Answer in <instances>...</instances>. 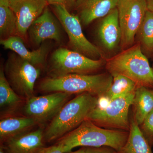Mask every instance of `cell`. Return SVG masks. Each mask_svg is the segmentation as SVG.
<instances>
[{
    "label": "cell",
    "instance_id": "d6986e66",
    "mask_svg": "<svg viewBox=\"0 0 153 153\" xmlns=\"http://www.w3.org/2000/svg\"><path fill=\"white\" fill-rule=\"evenodd\" d=\"M130 127L127 140L118 153H152L150 145L145 138L132 115L130 118Z\"/></svg>",
    "mask_w": 153,
    "mask_h": 153
},
{
    "label": "cell",
    "instance_id": "7402d4cb",
    "mask_svg": "<svg viewBox=\"0 0 153 153\" xmlns=\"http://www.w3.org/2000/svg\"><path fill=\"white\" fill-rule=\"evenodd\" d=\"M112 76V84L100 98L105 99L109 102L135 91L137 85L131 79L117 74H114Z\"/></svg>",
    "mask_w": 153,
    "mask_h": 153
},
{
    "label": "cell",
    "instance_id": "9a60e30c",
    "mask_svg": "<svg viewBox=\"0 0 153 153\" xmlns=\"http://www.w3.org/2000/svg\"><path fill=\"white\" fill-rule=\"evenodd\" d=\"M119 0H76V10L82 26L103 18L117 7Z\"/></svg>",
    "mask_w": 153,
    "mask_h": 153
},
{
    "label": "cell",
    "instance_id": "7c38bea8",
    "mask_svg": "<svg viewBox=\"0 0 153 153\" xmlns=\"http://www.w3.org/2000/svg\"><path fill=\"white\" fill-rule=\"evenodd\" d=\"M55 16L47 6L41 16L33 22L27 33L29 41L33 46L39 47L47 40L58 43L62 41L63 28Z\"/></svg>",
    "mask_w": 153,
    "mask_h": 153
},
{
    "label": "cell",
    "instance_id": "603a6c76",
    "mask_svg": "<svg viewBox=\"0 0 153 153\" xmlns=\"http://www.w3.org/2000/svg\"><path fill=\"white\" fill-rule=\"evenodd\" d=\"M18 36L16 17L9 6H0V37L5 40Z\"/></svg>",
    "mask_w": 153,
    "mask_h": 153
},
{
    "label": "cell",
    "instance_id": "52a82bcc",
    "mask_svg": "<svg viewBox=\"0 0 153 153\" xmlns=\"http://www.w3.org/2000/svg\"><path fill=\"white\" fill-rule=\"evenodd\" d=\"M134 92L109 101L105 107L98 106L88 115L86 120L108 129L129 131L130 121L128 112Z\"/></svg>",
    "mask_w": 153,
    "mask_h": 153
},
{
    "label": "cell",
    "instance_id": "5bb4252c",
    "mask_svg": "<svg viewBox=\"0 0 153 153\" xmlns=\"http://www.w3.org/2000/svg\"><path fill=\"white\" fill-rule=\"evenodd\" d=\"M44 131L41 128L17 135L1 143L4 153H36L45 146Z\"/></svg>",
    "mask_w": 153,
    "mask_h": 153
},
{
    "label": "cell",
    "instance_id": "8992f818",
    "mask_svg": "<svg viewBox=\"0 0 153 153\" xmlns=\"http://www.w3.org/2000/svg\"><path fill=\"white\" fill-rule=\"evenodd\" d=\"M3 67L6 79L18 95L26 100L34 96V88L41 74V68L13 52L9 54Z\"/></svg>",
    "mask_w": 153,
    "mask_h": 153
},
{
    "label": "cell",
    "instance_id": "cb8c5ba5",
    "mask_svg": "<svg viewBox=\"0 0 153 153\" xmlns=\"http://www.w3.org/2000/svg\"><path fill=\"white\" fill-rule=\"evenodd\" d=\"M139 126L145 138L152 147L153 146V109Z\"/></svg>",
    "mask_w": 153,
    "mask_h": 153
},
{
    "label": "cell",
    "instance_id": "30bf717a",
    "mask_svg": "<svg viewBox=\"0 0 153 153\" xmlns=\"http://www.w3.org/2000/svg\"><path fill=\"white\" fill-rule=\"evenodd\" d=\"M72 94L62 92L35 96L26 100L24 107L26 116L32 118L38 125H44L56 116Z\"/></svg>",
    "mask_w": 153,
    "mask_h": 153
},
{
    "label": "cell",
    "instance_id": "3957f363",
    "mask_svg": "<svg viewBox=\"0 0 153 153\" xmlns=\"http://www.w3.org/2000/svg\"><path fill=\"white\" fill-rule=\"evenodd\" d=\"M112 81V75L108 71L96 74H70L47 77L40 82L39 88L44 93L62 92L72 95L88 93L100 98Z\"/></svg>",
    "mask_w": 153,
    "mask_h": 153
},
{
    "label": "cell",
    "instance_id": "9c48e42d",
    "mask_svg": "<svg viewBox=\"0 0 153 153\" xmlns=\"http://www.w3.org/2000/svg\"><path fill=\"white\" fill-rule=\"evenodd\" d=\"M117 8L121 33L122 51L135 44L136 35L148 10L146 0H119Z\"/></svg>",
    "mask_w": 153,
    "mask_h": 153
},
{
    "label": "cell",
    "instance_id": "f546056e",
    "mask_svg": "<svg viewBox=\"0 0 153 153\" xmlns=\"http://www.w3.org/2000/svg\"><path fill=\"white\" fill-rule=\"evenodd\" d=\"M85 147H81L78 150L74 151V152H70L68 153H85Z\"/></svg>",
    "mask_w": 153,
    "mask_h": 153
},
{
    "label": "cell",
    "instance_id": "484cf974",
    "mask_svg": "<svg viewBox=\"0 0 153 153\" xmlns=\"http://www.w3.org/2000/svg\"><path fill=\"white\" fill-rule=\"evenodd\" d=\"M85 153H118L117 151L108 146L98 147H85Z\"/></svg>",
    "mask_w": 153,
    "mask_h": 153
},
{
    "label": "cell",
    "instance_id": "5b68a950",
    "mask_svg": "<svg viewBox=\"0 0 153 153\" xmlns=\"http://www.w3.org/2000/svg\"><path fill=\"white\" fill-rule=\"evenodd\" d=\"M106 60H94L67 48L60 47L50 56L48 67L50 77L70 74H91L105 68Z\"/></svg>",
    "mask_w": 153,
    "mask_h": 153
},
{
    "label": "cell",
    "instance_id": "4316f807",
    "mask_svg": "<svg viewBox=\"0 0 153 153\" xmlns=\"http://www.w3.org/2000/svg\"><path fill=\"white\" fill-rule=\"evenodd\" d=\"M36 153H65L64 149L61 145L55 143L49 147H43Z\"/></svg>",
    "mask_w": 153,
    "mask_h": 153
},
{
    "label": "cell",
    "instance_id": "ac0fdd59",
    "mask_svg": "<svg viewBox=\"0 0 153 153\" xmlns=\"http://www.w3.org/2000/svg\"><path fill=\"white\" fill-rule=\"evenodd\" d=\"M132 105L133 116L140 126L153 109L152 88L144 86L137 87Z\"/></svg>",
    "mask_w": 153,
    "mask_h": 153
},
{
    "label": "cell",
    "instance_id": "44dd1931",
    "mask_svg": "<svg viewBox=\"0 0 153 153\" xmlns=\"http://www.w3.org/2000/svg\"><path fill=\"white\" fill-rule=\"evenodd\" d=\"M143 54L148 59L153 57V13L147 10L135 38Z\"/></svg>",
    "mask_w": 153,
    "mask_h": 153
},
{
    "label": "cell",
    "instance_id": "2e32d148",
    "mask_svg": "<svg viewBox=\"0 0 153 153\" xmlns=\"http://www.w3.org/2000/svg\"><path fill=\"white\" fill-rule=\"evenodd\" d=\"M0 43L5 49L15 52L23 59L41 68L46 63L51 48L46 41L36 50L30 51L25 46L24 40L18 36L1 40Z\"/></svg>",
    "mask_w": 153,
    "mask_h": 153
},
{
    "label": "cell",
    "instance_id": "f1b7e54d",
    "mask_svg": "<svg viewBox=\"0 0 153 153\" xmlns=\"http://www.w3.org/2000/svg\"><path fill=\"white\" fill-rule=\"evenodd\" d=\"M10 1V0H0V6H9Z\"/></svg>",
    "mask_w": 153,
    "mask_h": 153
},
{
    "label": "cell",
    "instance_id": "1f68e13d",
    "mask_svg": "<svg viewBox=\"0 0 153 153\" xmlns=\"http://www.w3.org/2000/svg\"><path fill=\"white\" fill-rule=\"evenodd\" d=\"M152 58L153 62V57H152Z\"/></svg>",
    "mask_w": 153,
    "mask_h": 153
},
{
    "label": "cell",
    "instance_id": "277c9868",
    "mask_svg": "<svg viewBox=\"0 0 153 153\" xmlns=\"http://www.w3.org/2000/svg\"><path fill=\"white\" fill-rule=\"evenodd\" d=\"M105 68L112 75H122L131 79L137 87L153 88V68L137 43L106 60Z\"/></svg>",
    "mask_w": 153,
    "mask_h": 153
},
{
    "label": "cell",
    "instance_id": "6da1fadb",
    "mask_svg": "<svg viewBox=\"0 0 153 153\" xmlns=\"http://www.w3.org/2000/svg\"><path fill=\"white\" fill-rule=\"evenodd\" d=\"M129 131L108 129L97 126L85 120L72 131L58 140L56 143L63 147L65 153L74 148L98 147L108 146L118 152L127 140Z\"/></svg>",
    "mask_w": 153,
    "mask_h": 153
},
{
    "label": "cell",
    "instance_id": "e0dca14e",
    "mask_svg": "<svg viewBox=\"0 0 153 153\" xmlns=\"http://www.w3.org/2000/svg\"><path fill=\"white\" fill-rule=\"evenodd\" d=\"M37 125L33 119L27 116L1 119L0 121L1 143L12 137L30 131Z\"/></svg>",
    "mask_w": 153,
    "mask_h": 153
},
{
    "label": "cell",
    "instance_id": "ffe728a7",
    "mask_svg": "<svg viewBox=\"0 0 153 153\" xmlns=\"http://www.w3.org/2000/svg\"><path fill=\"white\" fill-rule=\"evenodd\" d=\"M24 99L12 88L6 79L3 65L0 68V108L1 112L12 113L23 102Z\"/></svg>",
    "mask_w": 153,
    "mask_h": 153
},
{
    "label": "cell",
    "instance_id": "8fae6325",
    "mask_svg": "<svg viewBox=\"0 0 153 153\" xmlns=\"http://www.w3.org/2000/svg\"><path fill=\"white\" fill-rule=\"evenodd\" d=\"M99 20L96 29L98 47L106 60L121 51V33L117 8Z\"/></svg>",
    "mask_w": 153,
    "mask_h": 153
},
{
    "label": "cell",
    "instance_id": "4dcf8cb0",
    "mask_svg": "<svg viewBox=\"0 0 153 153\" xmlns=\"http://www.w3.org/2000/svg\"><path fill=\"white\" fill-rule=\"evenodd\" d=\"M0 153H4V152H3L2 150L1 149H0Z\"/></svg>",
    "mask_w": 153,
    "mask_h": 153
},
{
    "label": "cell",
    "instance_id": "7a4b0ae2",
    "mask_svg": "<svg viewBox=\"0 0 153 153\" xmlns=\"http://www.w3.org/2000/svg\"><path fill=\"white\" fill-rule=\"evenodd\" d=\"M99 98L88 93L78 94L61 108L44 131L45 143L58 140L79 126L97 107Z\"/></svg>",
    "mask_w": 153,
    "mask_h": 153
},
{
    "label": "cell",
    "instance_id": "ba28073f",
    "mask_svg": "<svg viewBox=\"0 0 153 153\" xmlns=\"http://www.w3.org/2000/svg\"><path fill=\"white\" fill-rule=\"evenodd\" d=\"M53 8L55 16L68 36V45L71 50L94 60L105 59L98 47L85 37L81 22L76 15L70 13L68 9L63 6H54Z\"/></svg>",
    "mask_w": 153,
    "mask_h": 153
},
{
    "label": "cell",
    "instance_id": "d4e9b609",
    "mask_svg": "<svg viewBox=\"0 0 153 153\" xmlns=\"http://www.w3.org/2000/svg\"><path fill=\"white\" fill-rule=\"evenodd\" d=\"M48 5L54 6H61L69 9L74 7L76 0H46Z\"/></svg>",
    "mask_w": 153,
    "mask_h": 153
},
{
    "label": "cell",
    "instance_id": "83f0119b",
    "mask_svg": "<svg viewBox=\"0 0 153 153\" xmlns=\"http://www.w3.org/2000/svg\"><path fill=\"white\" fill-rule=\"evenodd\" d=\"M148 11L153 13V0H146Z\"/></svg>",
    "mask_w": 153,
    "mask_h": 153
},
{
    "label": "cell",
    "instance_id": "4fadbf2b",
    "mask_svg": "<svg viewBox=\"0 0 153 153\" xmlns=\"http://www.w3.org/2000/svg\"><path fill=\"white\" fill-rule=\"evenodd\" d=\"M48 5L46 0H10L9 7L17 18L18 36L26 39L28 29Z\"/></svg>",
    "mask_w": 153,
    "mask_h": 153
}]
</instances>
